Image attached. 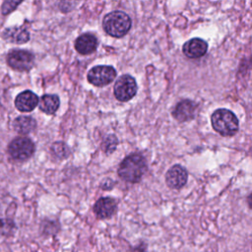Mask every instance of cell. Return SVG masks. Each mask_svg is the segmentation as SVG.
Returning a JSON list of instances; mask_svg holds the SVG:
<instances>
[{"instance_id":"1","label":"cell","mask_w":252,"mask_h":252,"mask_svg":"<svg viewBox=\"0 0 252 252\" xmlns=\"http://www.w3.org/2000/svg\"><path fill=\"white\" fill-rule=\"evenodd\" d=\"M147 168V161L142 155L131 154L121 161L117 172L124 181L137 183L142 179Z\"/></svg>"},{"instance_id":"2","label":"cell","mask_w":252,"mask_h":252,"mask_svg":"<svg viewBox=\"0 0 252 252\" xmlns=\"http://www.w3.org/2000/svg\"><path fill=\"white\" fill-rule=\"evenodd\" d=\"M211 124L216 132L221 136H233L238 131V118L226 108L215 110L211 116Z\"/></svg>"},{"instance_id":"3","label":"cell","mask_w":252,"mask_h":252,"mask_svg":"<svg viewBox=\"0 0 252 252\" xmlns=\"http://www.w3.org/2000/svg\"><path fill=\"white\" fill-rule=\"evenodd\" d=\"M130 17L122 11H113L106 14L102 20L104 32L113 37L124 36L131 28Z\"/></svg>"},{"instance_id":"4","label":"cell","mask_w":252,"mask_h":252,"mask_svg":"<svg viewBox=\"0 0 252 252\" xmlns=\"http://www.w3.org/2000/svg\"><path fill=\"white\" fill-rule=\"evenodd\" d=\"M35 147L33 142L28 137H17L8 145L9 156L19 161L29 159L34 153Z\"/></svg>"},{"instance_id":"5","label":"cell","mask_w":252,"mask_h":252,"mask_svg":"<svg viewBox=\"0 0 252 252\" xmlns=\"http://www.w3.org/2000/svg\"><path fill=\"white\" fill-rule=\"evenodd\" d=\"M113 92L116 99L119 101H128L137 93V83L132 76L127 74L122 75L116 80Z\"/></svg>"},{"instance_id":"6","label":"cell","mask_w":252,"mask_h":252,"mask_svg":"<svg viewBox=\"0 0 252 252\" xmlns=\"http://www.w3.org/2000/svg\"><path fill=\"white\" fill-rule=\"evenodd\" d=\"M8 65L17 71H29L34 63V56L32 52L22 49H14L9 51L7 55Z\"/></svg>"},{"instance_id":"7","label":"cell","mask_w":252,"mask_h":252,"mask_svg":"<svg viewBox=\"0 0 252 252\" xmlns=\"http://www.w3.org/2000/svg\"><path fill=\"white\" fill-rule=\"evenodd\" d=\"M116 77V71L112 66L97 65L88 73V81L95 87H103L110 84Z\"/></svg>"},{"instance_id":"8","label":"cell","mask_w":252,"mask_h":252,"mask_svg":"<svg viewBox=\"0 0 252 252\" xmlns=\"http://www.w3.org/2000/svg\"><path fill=\"white\" fill-rule=\"evenodd\" d=\"M188 179V173L186 169L180 164H175L171 166L165 174V182L167 186L171 189L182 188Z\"/></svg>"},{"instance_id":"9","label":"cell","mask_w":252,"mask_h":252,"mask_svg":"<svg viewBox=\"0 0 252 252\" xmlns=\"http://www.w3.org/2000/svg\"><path fill=\"white\" fill-rule=\"evenodd\" d=\"M208 50V43L199 37L189 39L183 44V54L191 59H196L204 56Z\"/></svg>"},{"instance_id":"10","label":"cell","mask_w":252,"mask_h":252,"mask_svg":"<svg viewBox=\"0 0 252 252\" xmlns=\"http://www.w3.org/2000/svg\"><path fill=\"white\" fill-rule=\"evenodd\" d=\"M38 96L32 91H24L15 98V106L22 112H31L38 104Z\"/></svg>"},{"instance_id":"11","label":"cell","mask_w":252,"mask_h":252,"mask_svg":"<svg viewBox=\"0 0 252 252\" xmlns=\"http://www.w3.org/2000/svg\"><path fill=\"white\" fill-rule=\"evenodd\" d=\"M117 206L114 199L110 197H101L94 205V213L97 219H108L116 212Z\"/></svg>"},{"instance_id":"12","label":"cell","mask_w":252,"mask_h":252,"mask_svg":"<svg viewBox=\"0 0 252 252\" xmlns=\"http://www.w3.org/2000/svg\"><path fill=\"white\" fill-rule=\"evenodd\" d=\"M196 114V104L190 99H183L179 101L173 111L172 115L179 122H185L194 118Z\"/></svg>"},{"instance_id":"13","label":"cell","mask_w":252,"mask_h":252,"mask_svg":"<svg viewBox=\"0 0 252 252\" xmlns=\"http://www.w3.org/2000/svg\"><path fill=\"white\" fill-rule=\"evenodd\" d=\"M97 46V39L92 33H83L77 37L75 41V48L77 52L82 55L93 53Z\"/></svg>"},{"instance_id":"14","label":"cell","mask_w":252,"mask_h":252,"mask_svg":"<svg viewBox=\"0 0 252 252\" xmlns=\"http://www.w3.org/2000/svg\"><path fill=\"white\" fill-rule=\"evenodd\" d=\"M2 37L7 41L17 44H23L29 41L30 33L29 32L22 27H13L5 29L2 32Z\"/></svg>"},{"instance_id":"15","label":"cell","mask_w":252,"mask_h":252,"mask_svg":"<svg viewBox=\"0 0 252 252\" xmlns=\"http://www.w3.org/2000/svg\"><path fill=\"white\" fill-rule=\"evenodd\" d=\"M36 127V121L32 116H18L13 121V128L19 134L27 135Z\"/></svg>"},{"instance_id":"16","label":"cell","mask_w":252,"mask_h":252,"mask_svg":"<svg viewBox=\"0 0 252 252\" xmlns=\"http://www.w3.org/2000/svg\"><path fill=\"white\" fill-rule=\"evenodd\" d=\"M60 99L56 94H43L38 100L39 109L46 114H53L59 108Z\"/></svg>"},{"instance_id":"17","label":"cell","mask_w":252,"mask_h":252,"mask_svg":"<svg viewBox=\"0 0 252 252\" xmlns=\"http://www.w3.org/2000/svg\"><path fill=\"white\" fill-rule=\"evenodd\" d=\"M51 153L53 154V156L59 158H63L69 156L70 152L68 147L62 143V142H56L51 146Z\"/></svg>"},{"instance_id":"18","label":"cell","mask_w":252,"mask_h":252,"mask_svg":"<svg viewBox=\"0 0 252 252\" xmlns=\"http://www.w3.org/2000/svg\"><path fill=\"white\" fill-rule=\"evenodd\" d=\"M15 222L10 219H0V235H10L15 229Z\"/></svg>"},{"instance_id":"19","label":"cell","mask_w":252,"mask_h":252,"mask_svg":"<svg viewBox=\"0 0 252 252\" xmlns=\"http://www.w3.org/2000/svg\"><path fill=\"white\" fill-rule=\"evenodd\" d=\"M22 3V1H14V0H7L2 3L1 6V13L2 15L6 16L16 10V8Z\"/></svg>"},{"instance_id":"20","label":"cell","mask_w":252,"mask_h":252,"mask_svg":"<svg viewBox=\"0 0 252 252\" xmlns=\"http://www.w3.org/2000/svg\"><path fill=\"white\" fill-rule=\"evenodd\" d=\"M116 145H117V139L115 138L114 135H110L103 142V149H104L103 151L106 153H111L115 150Z\"/></svg>"},{"instance_id":"21","label":"cell","mask_w":252,"mask_h":252,"mask_svg":"<svg viewBox=\"0 0 252 252\" xmlns=\"http://www.w3.org/2000/svg\"><path fill=\"white\" fill-rule=\"evenodd\" d=\"M132 252H146V245L141 244L140 246L136 247Z\"/></svg>"}]
</instances>
